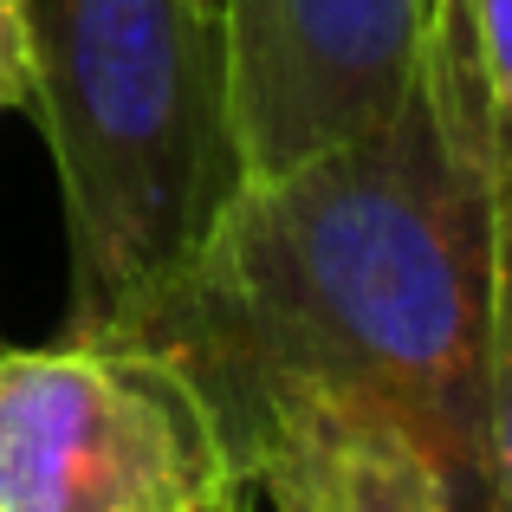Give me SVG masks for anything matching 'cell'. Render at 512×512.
Returning <instances> with one entry per match:
<instances>
[{
	"label": "cell",
	"instance_id": "cell-9",
	"mask_svg": "<svg viewBox=\"0 0 512 512\" xmlns=\"http://www.w3.org/2000/svg\"><path fill=\"white\" fill-rule=\"evenodd\" d=\"M201 7H214V13H221V0H201Z\"/></svg>",
	"mask_w": 512,
	"mask_h": 512
},
{
	"label": "cell",
	"instance_id": "cell-4",
	"mask_svg": "<svg viewBox=\"0 0 512 512\" xmlns=\"http://www.w3.org/2000/svg\"><path fill=\"white\" fill-rule=\"evenodd\" d=\"M441 0H221L227 104L247 175L383 124Z\"/></svg>",
	"mask_w": 512,
	"mask_h": 512
},
{
	"label": "cell",
	"instance_id": "cell-6",
	"mask_svg": "<svg viewBox=\"0 0 512 512\" xmlns=\"http://www.w3.org/2000/svg\"><path fill=\"white\" fill-rule=\"evenodd\" d=\"M487 512H512V130L493 124V286H487Z\"/></svg>",
	"mask_w": 512,
	"mask_h": 512
},
{
	"label": "cell",
	"instance_id": "cell-2",
	"mask_svg": "<svg viewBox=\"0 0 512 512\" xmlns=\"http://www.w3.org/2000/svg\"><path fill=\"white\" fill-rule=\"evenodd\" d=\"M33 124L59 169L65 338L104 344L188 266L247 163L201 0H33Z\"/></svg>",
	"mask_w": 512,
	"mask_h": 512
},
{
	"label": "cell",
	"instance_id": "cell-5",
	"mask_svg": "<svg viewBox=\"0 0 512 512\" xmlns=\"http://www.w3.org/2000/svg\"><path fill=\"white\" fill-rule=\"evenodd\" d=\"M273 512H454L448 480L389 415L357 402H286L240 448Z\"/></svg>",
	"mask_w": 512,
	"mask_h": 512
},
{
	"label": "cell",
	"instance_id": "cell-7",
	"mask_svg": "<svg viewBox=\"0 0 512 512\" xmlns=\"http://www.w3.org/2000/svg\"><path fill=\"white\" fill-rule=\"evenodd\" d=\"M454 13L467 26V52H474L493 124L512 130V0H454Z\"/></svg>",
	"mask_w": 512,
	"mask_h": 512
},
{
	"label": "cell",
	"instance_id": "cell-3",
	"mask_svg": "<svg viewBox=\"0 0 512 512\" xmlns=\"http://www.w3.org/2000/svg\"><path fill=\"white\" fill-rule=\"evenodd\" d=\"M0 512H247L214 409L143 344L0 350Z\"/></svg>",
	"mask_w": 512,
	"mask_h": 512
},
{
	"label": "cell",
	"instance_id": "cell-1",
	"mask_svg": "<svg viewBox=\"0 0 512 512\" xmlns=\"http://www.w3.org/2000/svg\"><path fill=\"white\" fill-rule=\"evenodd\" d=\"M487 286L493 111L441 0L396 111L247 175L117 344L169 357L234 461L286 402H357L435 461L454 512H487Z\"/></svg>",
	"mask_w": 512,
	"mask_h": 512
},
{
	"label": "cell",
	"instance_id": "cell-8",
	"mask_svg": "<svg viewBox=\"0 0 512 512\" xmlns=\"http://www.w3.org/2000/svg\"><path fill=\"white\" fill-rule=\"evenodd\" d=\"M33 0H0V117L33 104Z\"/></svg>",
	"mask_w": 512,
	"mask_h": 512
}]
</instances>
